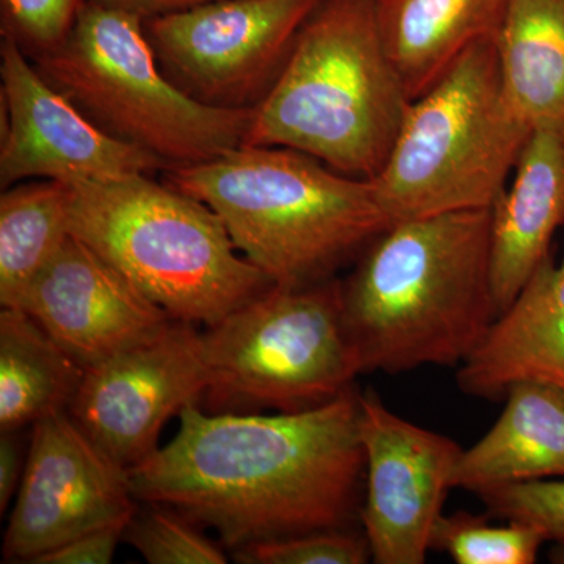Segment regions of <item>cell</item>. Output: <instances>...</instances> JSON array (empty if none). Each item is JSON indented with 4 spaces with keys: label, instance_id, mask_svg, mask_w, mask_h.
<instances>
[{
    "label": "cell",
    "instance_id": "cell-1",
    "mask_svg": "<svg viewBox=\"0 0 564 564\" xmlns=\"http://www.w3.org/2000/svg\"><path fill=\"white\" fill-rule=\"evenodd\" d=\"M172 443L129 469L139 502L166 505L239 551L361 529L359 392L302 413H207L191 404Z\"/></svg>",
    "mask_w": 564,
    "mask_h": 564
},
{
    "label": "cell",
    "instance_id": "cell-2",
    "mask_svg": "<svg viewBox=\"0 0 564 564\" xmlns=\"http://www.w3.org/2000/svg\"><path fill=\"white\" fill-rule=\"evenodd\" d=\"M340 282L361 375L458 369L497 318L491 209L392 223Z\"/></svg>",
    "mask_w": 564,
    "mask_h": 564
},
{
    "label": "cell",
    "instance_id": "cell-3",
    "mask_svg": "<svg viewBox=\"0 0 564 564\" xmlns=\"http://www.w3.org/2000/svg\"><path fill=\"white\" fill-rule=\"evenodd\" d=\"M165 182L220 217L237 250L278 288L337 278L392 225L372 181L291 148L242 144Z\"/></svg>",
    "mask_w": 564,
    "mask_h": 564
},
{
    "label": "cell",
    "instance_id": "cell-4",
    "mask_svg": "<svg viewBox=\"0 0 564 564\" xmlns=\"http://www.w3.org/2000/svg\"><path fill=\"white\" fill-rule=\"evenodd\" d=\"M410 104L386 54L372 0H321L252 109L243 144L291 148L345 176L372 181Z\"/></svg>",
    "mask_w": 564,
    "mask_h": 564
},
{
    "label": "cell",
    "instance_id": "cell-5",
    "mask_svg": "<svg viewBox=\"0 0 564 564\" xmlns=\"http://www.w3.org/2000/svg\"><path fill=\"white\" fill-rule=\"evenodd\" d=\"M69 226L173 321L215 325L274 285L207 204L152 174L73 187Z\"/></svg>",
    "mask_w": 564,
    "mask_h": 564
},
{
    "label": "cell",
    "instance_id": "cell-6",
    "mask_svg": "<svg viewBox=\"0 0 564 564\" xmlns=\"http://www.w3.org/2000/svg\"><path fill=\"white\" fill-rule=\"evenodd\" d=\"M533 129L505 95L494 39L411 101L372 184L391 223L491 209Z\"/></svg>",
    "mask_w": 564,
    "mask_h": 564
},
{
    "label": "cell",
    "instance_id": "cell-7",
    "mask_svg": "<svg viewBox=\"0 0 564 564\" xmlns=\"http://www.w3.org/2000/svg\"><path fill=\"white\" fill-rule=\"evenodd\" d=\"M104 132L150 152L166 170L242 147L252 109H220L185 95L155 57L143 18L88 0L61 50L32 61Z\"/></svg>",
    "mask_w": 564,
    "mask_h": 564
},
{
    "label": "cell",
    "instance_id": "cell-8",
    "mask_svg": "<svg viewBox=\"0 0 564 564\" xmlns=\"http://www.w3.org/2000/svg\"><path fill=\"white\" fill-rule=\"evenodd\" d=\"M207 413H302L332 403L361 375L339 278L273 285L203 333Z\"/></svg>",
    "mask_w": 564,
    "mask_h": 564
},
{
    "label": "cell",
    "instance_id": "cell-9",
    "mask_svg": "<svg viewBox=\"0 0 564 564\" xmlns=\"http://www.w3.org/2000/svg\"><path fill=\"white\" fill-rule=\"evenodd\" d=\"M321 0H217L144 21L163 73L196 101L254 109Z\"/></svg>",
    "mask_w": 564,
    "mask_h": 564
},
{
    "label": "cell",
    "instance_id": "cell-10",
    "mask_svg": "<svg viewBox=\"0 0 564 564\" xmlns=\"http://www.w3.org/2000/svg\"><path fill=\"white\" fill-rule=\"evenodd\" d=\"M366 481L359 524L377 564H423L443 518L462 445L359 392Z\"/></svg>",
    "mask_w": 564,
    "mask_h": 564
},
{
    "label": "cell",
    "instance_id": "cell-11",
    "mask_svg": "<svg viewBox=\"0 0 564 564\" xmlns=\"http://www.w3.org/2000/svg\"><path fill=\"white\" fill-rule=\"evenodd\" d=\"M0 79L2 191L32 180L77 187L166 172L150 152L104 132L10 39L0 41Z\"/></svg>",
    "mask_w": 564,
    "mask_h": 564
},
{
    "label": "cell",
    "instance_id": "cell-12",
    "mask_svg": "<svg viewBox=\"0 0 564 564\" xmlns=\"http://www.w3.org/2000/svg\"><path fill=\"white\" fill-rule=\"evenodd\" d=\"M137 507L129 470L93 443L68 413L47 415L32 425L3 562L32 564L79 534L131 518Z\"/></svg>",
    "mask_w": 564,
    "mask_h": 564
},
{
    "label": "cell",
    "instance_id": "cell-13",
    "mask_svg": "<svg viewBox=\"0 0 564 564\" xmlns=\"http://www.w3.org/2000/svg\"><path fill=\"white\" fill-rule=\"evenodd\" d=\"M209 383L203 333L174 321L151 343L85 370L68 414L124 469L159 448L165 423L202 403Z\"/></svg>",
    "mask_w": 564,
    "mask_h": 564
},
{
    "label": "cell",
    "instance_id": "cell-14",
    "mask_svg": "<svg viewBox=\"0 0 564 564\" xmlns=\"http://www.w3.org/2000/svg\"><path fill=\"white\" fill-rule=\"evenodd\" d=\"M17 307L31 314L85 370L151 343L174 322L120 270L74 236Z\"/></svg>",
    "mask_w": 564,
    "mask_h": 564
},
{
    "label": "cell",
    "instance_id": "cell-15",
    "mask_svg": "<svg viewBox=\"0 0 564 564\" xmlns=\"http://www.w3.org/2000/svg\"><path fill=\"white\" fill-rule=\"evenodd\" d=\"M521 381L564 389V256L556 263L551 254L538 267L456 369L459 391L491 402Z\"/></svg>",
    "mask_w": 564,
    "mask_h": 564
},
{
    "label": "cell",
    "instance_id": "cell-16",
    "mask_svg": "<svg viewBox=\"0 0 564 564\" xmlns=\"http://www.w3.org/2000/svg\"><path fill=\"white\" fill-rule=\"evenodd\" d=\"M564 225V133L536 129L491 207V274L497 315L552 254Z\"/></svg>",
    "mask_w": 564,
    "mask_h": 564
},
{
    "label": "cell",
    "instance_id": "cell-17",
    "mask_svg": "<svg viewBox=\"0 0 564 564\" xmlns=\"http://www.w3.org/2000/svg\"><path fill=\"white\" fill-rule=\"evenodd\" d=\"M488 433L463 451L454 488L474 492L525 481L564 478V389L521 381Z\"/></svg>",
    "mask_w": 564,
    "mask_h": 564
},
{
    "label": "cell",
    "instance_id": "cell-18",
    "mask_svg": "<svg viewBox=\"0 0 564 564\" xmlns=\"http://www.w3.org/2000/svg\"><path fill=\"white\" fill-rule=\"evenodd\" d=\"M378 32L410 101L478 41L494 39L508 0H372Z\"/></svg>",
    "mask_w": 564,
    "mask_h": 564
},
{
    "label": "cell",
    "instance_id": "cell-19",
    "mask_svg": "<svg viewBox=\"0 0 564 564\" xmlns=\"http://www.w3.org/2000/svg\"><path fill=\"white\" fill-rule=\"evenodd\" d=\"M494 43L516 113L564 133V0H508Z\"/></svg>",
    "mask_w": 564,
    "mask_h": 564
},
{
    "label": "cell",
    "instance_id": "cell-20",
    "mask_svg": "<svg viewBox=\"0 0 564 564\" xmlns=\"http://www.w3.org/2000/svg\"><path fill=\"white\" fill-rule=\"evenodd\" d=\"M85 369L31 314L0 311V430H22L68 413Z\"/></svg>",
    "mask_w": 564,
    "mask_h": 564
},
{
    "label": "cell",
    "instance_id": "cell-21",
    "mask_svg": "<svg viewBox=\"0 0 564 564\" xmlns=\"http://www.w3.org/2000/svg\"><path fill=\"white\" fill-rule=\"evenodd\" d=\"M73 185L32 180L0 196V304L17 307L70 237Z\"/></svg>",
    "mask_w": 564,
    "mask_h": 564
},
{
    "label": "cell",
    "instance_id": "cell-22",
    "mask_svg": "<svg viewBox=\"0 0 564 564\" xmlns=\"http://www.w3.org/2000/svg\"><path fill=\"white\" fill-rule=\"evenodd\" d=\"M544 543V534L527 522L491 524L486 516L455 511L437 522L432 551L445 552L456 564H533Z\"/></svg>",
    "mask_w": 564,
    "mask_h": 564
},
{
    "label": "cell",
    "instance_id": "cell-23",
    "mask_svg": "<svg viewBox=\"0 0 564 564\" xmlns=\"http://www.w3.org/2000/svg\"><path fill=\"white\" fill-rule=\"evenodd\" d=\"M122 541L151 564H225V547L199 525L166 505L139 502Z\"/></svg>",
    "mask_w": 564,
    "mask_h": 564
},
{
    "label": "cell",
    "instance_id": "cell-24",
    "mask_svg": "<svg viewBox=\"0 0 564 564\" xmlns=\"http://www.w3.org/2000/svg\"><path fill=\"white\" fill-rule=\"evenodd\" d=\"M88 0H0V33L32 61L61 50Z\"/></svg>",
    "mask_w": 564,
    "mask_h": 564
},
{
    "label": "cell",
    "instance_id": "cell-25",
    "mask_svg": "<svg viewBox=\"0 0 564 564\" xmlns=\"http://www.w3.org/2000/svg\"><path fill=\"white\" fill-rule=\"evenodd\" d=\"M243 564H366L372 562L361 529L325 530L252 544L232 552Z\"/></svg>",
    "mask_w": 564,
    "mask_h": 564
},
{
    "label": "cell",
    "instance_id": "cell-26",
    "mask_svg": "<svg viewBox=\"0 0 564 564\" xmlns=\"http://www.w3.org/2000/svg\"><path fill=\"white\" fill-rule=\"evenodd\" d=\"M477 497L496 518L527 522L564 545V478L502 486Z\"/></svg>",
    "mask_w": 564,
    "mask_h": 564
},
{
    "label": "cell",
    "instance_id": "cell-27",
    "mask_svg": "<svg viewBox=\"0 0 564 564\" xmlns=\"http://www.w3.org/2000/svg\"><path fill=\"white\" fill-rule=\"evenodd\" d=\"M131 518L79 534L68 543L33 560L32 564H109L118 544L124 538L126 525Z\"/></svg>",
    "mask_w": 564,
    "mask_h": 564
},
{
    "label": "cell",
    "instance_id": "cell-28",
    "mask_svg": "<svg viewBox=\"0 0 564 564\" xmlns=\"http://www.w3.org/2000/svg\"><path fill=\"white\" fill-rule=\"evenodd\" d=\"M28 454L21 430H0V513L7 508L20 489Z\"/></svg>",
    "mask_w": 564,
    "mask_h": 564
},
{
    "label": "cell",
    "instance_id": "cell-29",
    "mask_svg": "<svg viewBox=\"0 0 564 564\" xmlns=\"http://www.w3.org/2000/svg\"><path fill=\"white\" fill-rule=\"evenodd\" d=\"M98 2L129 11L147 21L152 18L165 17V14L196 9V7L207 6L217 0H98Z\"/></svg>",
    "mask_w": 564,
    "mask_h": 564
},
{
    "label": "cell",
    "instance_id": "cell-30",
    "mask_svg": "<svg viewBox=\"0 0 564 564\" xmlns=\"http://www.w3.org/2000/svg\"><path fill=\"white\" fill-rule=\"evenodd\" d=\"M551 560L554 563H564V545L555 544L551 552Z\"/></svg>",
    "mask_w": 564,
    "mask_h": 564
}]
</instances>
